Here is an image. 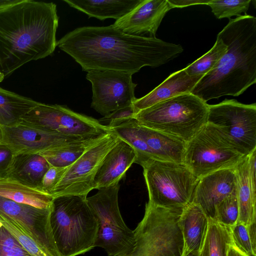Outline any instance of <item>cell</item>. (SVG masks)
Here are the masks:
<instances>
[{"label":"cell","mask_w":256,"mask_h":256,"mask_svg":"<svg viewBox=\"0 0 256 256\" xmlns=\"http://www.w3.org/2000/svg\"><path fill=\"white\" fill-rule=\"evenodd\" d=\"M83 71L108 70L134 74L144 66L157 68L172 60L184 48L156 37L125 34L107 26L80 27L56 43Z\"/></svg>","instance_id":"cell-1"},{"label":"cell","mask_w":256,"mask_h":256,"mask_svg":"<svg viewBox=\"0 0 256 256\" xmlns=\"http://www.w3.org/2000/svg\"><path fill=\"white\" fill-rule=\"evenodd\" d=\"M58 18L52 2L20 0L0 10V82L26 63L54 53Z\"/></svg>","instance_id":"cell-2"},{"label":"cell","mask_w":256,"mask_h":256,"mask_svg":"<svg viewBox=\"0 0 256 256\" xmlns=\"http://www.w3.org/2000/svg\"><path fill=\"white\" fill-rule=\"evenodd\" d=\"M217 36L227 46L226 52L191 92L206 102L239 96L256 82V18L244 14L230 19Z\"/></svg>","instance_id":"cell-3"},{"label":"cell","mask_w":256,"mask_h":256,"mask_svg":"<svg viewBox=\"0 0 256 256\" xmlns=\"http://www.w3.org/2000/svg\"><path fill=\"white\" fill-rule=\"evenodd\" d=\"M86 198L66 196L52 200L50 224L60 256H76L95 247L98 224Z\"/></svg>","instance_id":"cell-4"},{"label":"cell","mask_w":256,"mask_h":256,"mask_svg":"<svg viewBox=\"0 0 256 256\" xmlns=\"http://www.w3.org/2000/svg\"><path fill=\"white\" fill-rule=\"evenodd\" d=\"M208 106L192 93L182 94L140 111L134 118L187 143L208 123Z\"/></svg>","instance_id":"cell-5"},{"label":"cell","mask_w":256,"mask_h":256,"mask_svg":"<svg viewBox=\"0 0 256 256\" xmlns=\"http://www.w3.org/2000/svg\"><path fill=\"white\" fill-rule=\"evenodd\" d=\"M183 208L146 204L134 233L133 250L126 256H182L183 238L178 220Z\"/></svg>","instance_id":"cell-6"},{"label":"cell","mask_w":256,"mask_h":256,"mask_svg":"<svg viewBox=\"0 0 256 256\" xmlns=\"http://www.w3.org/2000/svg\"><path fill=\"white\" fill-rule=\"evenodd\" d=\"M153 205L184 208L192 202L199 180L182 163L148 160L140 164Z\"/></svg>","instance_id":"cell-7"},{"label":"cell","mask_w":256,"mask_h":256,"mask_svg":"<svg viewBox=\"0 0 256 256\" xmlns=\"http://www.w3.org/2000/svg\"><path fill=\"white\" fill-rule=\"evenodd\" d=\"M246 156L220 130L208 122L186 143L182 164L200 179L219 170L234 168Z\"/></svg>","instance_id":"cell-8"},{"label":"cell","mask_w":256,"mask_h":256,"mask_svg":"<svg viewBox=\"0 0 256 256\" xmlns=\"http://www.w3.org/2000/svg\"><path fill=\"white\" fill-rule=\"evenodd\" d=\"M119 188L118 183L86 198L98 224L94 246L103 248L110 256L128 255L135 244L134 232L126 226L119 210Z\"/></svg>","instance_id":"cell-9"},{"label":"cell","mask_w":256,"mask_h":256,"mask_svg":"<svg viewBox=\"0 0 256 256\" xmlns=\"http://www.w3.org/2000/svg\"><path fill=\"white\" fill-rule=\"evenodd\" d=\"M208 122L220 130L244 155L256 149V104L226 99L208 104Z\"/></svg>","instance_id":"cell-10"},{"label":"cell","mask_w":256,"mask_h":256,"mask_svg":"<svg viewBox=\"0 0 256 256\" xmlns=\"http://www.w3.org/2000/svg\"><path fill=\"white\" fill-rule=\"evenodd\" d=\"M20 124L67 136L91 137L109 132L98 120L72 111L66 106L41 102L22 117Z\"/></svg>","instance_id":"cell-11"},{"label":"cell","mask_w":256,"mask_h":256,"mask_svg":"<svg viewBox=\"0 0 256 256\" xmlns=\"http://www.w3.org/2000/svg\"><path fill=\"white\" fill-rule=\"evenodd\" d=\"M119 138L109 132L108 135L68 166L56 186L52 196H75L87 197L94 188V180L104 157Z\"/></svg>","instance_id":"cell-12"},{"label":"cell","mask_w":256,"mask_h":256,"mask_svg":"<svg viewBox=\"0 0 256 256\" xmlns=\"http://www.w3.org/2000/svg\"><path fill=\"white\" fill-rule=\"evenodd\" d=\"M132 74L114 70L88 71L86 78L92 86L91 108L105 116L132 104L137 86L132 80Z\"/></svg>","instance_id":"cell-13"},{"label":"cell","mask_w":256,"mask_h":256,"mask_svg":"<svg viewBox=\"0 0 256 256\" xmlns=\"http://www.w3.org/2000/svg\"><path fill=\"white\" fill-rule=\"evenodd\" d=\"M50 207L40 208L0 196V214L16 222L48 256H60L50 224Z\"/></svg>","instance_id":"cell-14"},{"label":"cell","mask_w":256,"mask_h":256,"mask_svg":"<svg viewBox=\"0 0 256 256\" xmlns=\"http://www.w3.org/2000/svg\"><path fill=\"white\" fill-rule=\"evenodd\" d=\"M0 128L2 134L1 143L10 148L15 155L40 154L62 145L92 137L64 135L22 124L13 127L0 126Z\"/></svg>","instance_id":"cell-15"},{"label":"cell","mask_w":256,"mask_h":256,"mask_svg":"<svg viewBox=\"0 0 256 256\" xmlns=\"http://www.w3.org/2000/svg\"><path fill=\"white\" fill-rule=\"evenodd\" d=\"M172 7L168 0H142L130 12L116 20L112 26L125 34L156 37L166 14Z\"/></svg>","instance_id":"cell-16"},{"label":"cell","mask_w":256,"mask_h":256,"mask_svg":"<svg viewBox=\"0 0 256 256\" xmlns=\"http://www.w3.org/2000/svg\"><path fill=\"white\" fill-rule=\"evenodd\" d=\"M236 192L234 168L221 170L199 179L192 202L198 205L208 218L214 219L218 204Z\"/></svg>","instance_id":"cell-17"},{"label":"cell","mask_w":256,"mask_h":256,"mask_svg":"<svg viewBox=\"0 0 256 256\" xmlns=\"http://www.w3.org/2000/svg\"><path fill=\"white\" fill-rule=\"evenodd\" d=\"M136 159L134 149L120 138L106 154L96 174L94 189L100 190L118 184Z\"/></svg>","instance_id":"cell-18"},{"label":"cell","mask_w":256,"mask_h":256,"mask_svg":"<svg viewBox=\"0 0 256 256\" xmlns=\"http://www.w3.org/2000/svg\"><path fill=\"white\" fill-rule=\"evenodd\" d=\"M203 76H190L184 68L174 72L162 83L132 104L136 114L160 102L179 94L191 93Z\"/></svg>","instance_id":"cell-19"},{"label":"cell","mask_w":256,"mask_h":256,"mask_svg":"<svg viewBox=\"0 0 256 256\" xmlns=\"http://www.w3.org/2000/svg\"><path fill=\"white\" fill-rule=\"evenodd\" d=\"M208 226V218L198 204L191 202L185 206L178 220L183 238L182 256L190 252H200Z\"/></svg>","instance_id":"cell-20"},{"label":"cell","mask_w":256,"mask_h":256,"mask_svg":"<svg viewBox=\"0 0 256 256\" xmlns=\"http://www.w3.org/2000/svg\"><path fill=\"white\" fill-rule=\"evenodd\" d=\"M50 166L40 154H20L14 156L5 178L43 191L42 180Z\"/></svg>","instance_id":"cell-21"},{"label":"cell","mask_w":256,"mask_h":256,"mask_svg":"<svg viewBox=\"0 0 256 256\" xmlns=\"http://www.w3.org/2000/svg\"><path fill=\"white\" fill-rule=\"evenodd\" d=\"M142 0H63L70 6L88 16L104 20L112 18L116 20L126 15Z\"/></svg>","instance_id":"cell-22"},{"label":"cell","mask_w":256,"mask_h":256,"mask_svg":"<svg viewBox=\"0 0 256 256\" xmlns=\"http://www.w3.org/2000/svg\"><path fill=\"white\" fill-rule=\"evenodd\" d=\"M234 170L237 179L236 196L238 204L237 222L247 227L256 221V196L252 192L250 183L248 156L238 164Z\"/></svg>","instance_id":"cell-23"},{"label":"cell","mask_w":256,"mask_h":256,"mask_svg":"<svg viewBox=\"0 0 256 256\" xmlns=\"http://www.w3.org/2000/svg\"><path fill=\"white\" fill-rule=\"evenodd\" d=\"M0 196L40 208H50L54 198L42 190L8 178H0Z\"/></svg>","instance_id":"cell-24"},{"label":"cell","mask_w":256,"mask_h":256,"mask_svg":"<svg viewBox=\"0 0 256 256\" xmlns=\"http://www.w3.org/2000/svg\"><path fill=\"white\" fill-rule=\"evenodd\" d=\"M39 102L0 87V126L20 124L22 117Z\"/></svg>","instance_id":"cell-25"},{"label":"cell","mask_w":256,"mask_h":256,"mask_svg":"<svg viewBox=\"0 0 256 256\" xmlns=\"http://www.w3.org/2000/svg\"><path fill=\"white\" fill-rule=\"evenodd\" d=\"M108 132L62 145L40 154L50 166L67 167L75 162L90 148L104 138Z\"/></svg>","instance_id":"cell-26"},{"label":"cell","mask_w":256,"mask_h":256,"mask_svg":"<svg viewBox=\"0 0 256 256\" xmlns=\"http://www.w3.org/2000/svg\"><path fill=\"white\" fill-rule=\"evenodd\" d=\"M232 244L230 228L208 218V228L200 256H228Z\"/></svg>","instance_id":"cell-27"},{"label":"cell","mask_w":256,"mask_h":256,"mask_svg":"<svg viewBox=\"0 0 256 256\" xmlns=\"http://www.w3.org/2000/svg\"><path fill=\"white\" fill-rule=\"evenodd\" d=\"M226 50L227 46L217 36L213 47L204 55L184 68V70L190 76H204L216 67Z\"/></svg>","instance_id":"cell-28"},{"label":"cell","mask_w":256,"mask_h":256,"mask_svg":"<svg viewBox=\"0 0 256 256\" xmlns=\"http://www.w3.org/2000/svg\"><path fill=\"white\" fill-rule=\"evenodd\" d=\"M0 223L31 256H48L39 246L13 220L0 214Z\"/></svg>","instance_id":"cell-29"},{"label":"cell","mask_w":256,"mask_h":256,"mask_svg":"<svg viewBox=\"0 0 256 256\" xmlns=\"http://www.w3.org/2000/svg\"><path fill=\"white\" fill-rule=\"evenodd\" d=\"M251 0H210L208 4L218 19L240 16L248 10Z\"/></svg>","instance_id":"cell-30"},{"label":"cell","mask_w":256,"mask_h":256,"mask_svg":"<svg viewBox=\"0 0 256 256\" xmlns=\"http://www.w3.org/2000/svg\"><path fill=\"white\" fill-rule=\"evenodd\" d=\"M238 217V204L236 193H235L218 204L214 220L230 227L236 222Z\"/></svg>","instance_id":"cell-31"},{"label":"cell","mask_w":256,"mask_h":256,"mask_svg":"<svg viewBox=\"0 0 256 256\" xmlns=\"http://www.w3.org/2000/svg\"><path fill=\"white\" fill-rule=\"evenodd\" d=\"M0 256H31L0 223Z\"/></svg>","instance_id":"cell-32"},{"label":"cell","mask_w":256,"mask_h":256,"mask_svg":"<svg viewBox=\"0 0 256 256\" xmlns=\"http://www.w3.org/2000/svg\"><path fill=\"white\" fill-rule=\"evenodd\" d=\"M230 228L234 244L246 256H256L252 250L247 227L236 222Z\"/></svg>","instance_id":"cell-33"},{"label":"cell","mask_w":256,"mask_h":256,"mask_svg":"<svg viewBox=\"0 0 256 256\" xmlns=\"http://www.w3.org/2000/svg\"><path fill=\"white\" fill-rule=\"evenodd\" d=\"M136 113L132 104L116 110L98 120L100 123L106 126L108 130L134 118Z\"/></svg>","instance_id":"cell-34"},{"label":"cell","mask_w":256,"mask_h":256,"mask_svg":"<svg viewBox=\"0 0 256 256\" xmlns=\"http://www.w3.org/2000/svg\"><path fill=\"white\" fill-rule=\"evenodd\" d=\"M67 167L50 166L44 174L42 182V190L46 193L52 194L64 174Z\"/></svg>","instance_id":"cell-35"},{"label":"cell","mask_w":256,"mask_h":256,"mask_svg":"<svg viewBox=\"0 0 256 256\" xmlns=\"http://www.w3.org/2000/svg\"><path fill=\"white\" fill-rule=\"evenodd\" d=\"M14 156L10 148L0 144V178L6 177Z\"/></svg>","instance_id":"cell-36"},{"label":"cell","mask_w":256,"mask_h":256,"mask_svg":"<svg viewBox=\"0 0 256 256\" xmlns=\"http://www.w3.org/2000/svg\"><path fill=\"white\" fill-rule=\"evenodd\" d=\"M172 8H183L194 5H208L210 0H168Z\"/></svg>","instance_id":"cell-37"},{"label":"cell","mask_w":256,"mask_h":256,"mask_svg":"<svg viewBox=\"0 0 256 256\" xmlns=\"http://www.w3.org/2000/svg\"><path fill=\"white\" fill-rule=\"evenodd\" d=\"M252 250L256 252V221L252 222L247 226Z\"/></svg>","instance_id":"cell-38"},{"label":"cell","mask_w":256,"mask_h":256,"mask_svg":"<svg viewBox=\"0 0 256 256\" xmlns=\"http://www.w3.org/2000/svg\"><path fill=\"white\" fill-rule=\"evenodd\" d=\"M228 256H247L241 252L234 244L230 247Z\"/></svg>","instance_id":"cell-39"},{"label":"cell","mask_w":256,"mask_h":256,"mask_svg":"<svg viewBox=\"0 0 256 256\" xmlns=\"http://www.w3.org/2000/svg\"><path fill=\"white\" fill-rule=\"evenodd\" d=\"M20 0H0V10L18 2Z\"/></svg>","instance_id":"cell-40"},{"label":"cell","mask_w":256,"mask_h":256,"mask_svg":"<svg viewBox=\"0 0 256 256\" xmlns=\"http://www.w3.org/2000/svg\"><path fill=\"white\" fill-rule=\"evenodd\" d=\"M185 256H200V254L198 252H190Z\"/></svg>","instance_id":"cell-41"},{"label":"cell","mask_w":256,"mask_h":256,"mask_svg":"<svg viewBox=\"0 0 256 256\" xmlns=\"http://www.w3.org/2000/svg\"><path fill=\"white\" fill-rule=\"evenodd\" d=\"M2 132H1V130L0 128V144L2 142Z\"/></svg>","instance_id":"cell-42"}]
</instances>
